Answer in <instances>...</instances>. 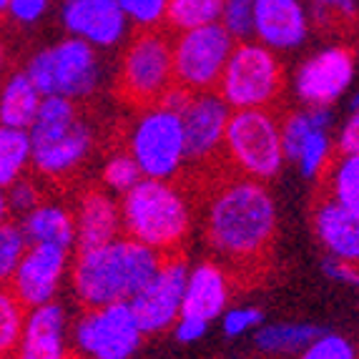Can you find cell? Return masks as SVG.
I'll return each instance as SVG.
<instances>
[{
    "label": "cell",
    "mask_w": 359,
    "mask_h": 359,
    "mask_svg": "<svg viewBox=\"0 0 359 359\" xmlns=\"http://www.w3.org/2000/svg\"><path fill=\"white\" fill-rule=\"evenodd\" d=\"M206 233L216 252L231 262L259 259L274 241L276 204L262 181L236 179L214 194Z\"/></svg>",
    "instance_id": "1"
},
{
    "label": "cell",
    "mask_w": 359,
    "mask_h": 359,
    "mask_svg": "<svg viewBox=\"0 0 359 359\" xmlns=\"http://www.w3.org/2000/svg\"><path fill=\"white\" fill-rule=\"evenodd\" d=\"M161 254L138 244L131 236H118L108 244L81 249L71 262V287L83 306L128 302L144 287L161 264Z\"/></svg>",
    "instance_id": "2"
},
{
    "label": "cell",
    "mask_w": 359,
    "mask_h": 359,
    "mask_svg": "<svg viewBox=\"0 0 359 359\" xmlns=\"http://www.w3.org/2000/svg\"><path fill=\"white\" fill-rule=\"evenodd\" d=\"M121 224L131 239L161 257L176 254L191 226V209L184 191L171 181L141 179L123 194Z\"/></svg>",
    "instance_id": "3"
},
{
    "label": "cell",
    "mask_w": 359,
    "mask_h": 359,
    "mask_svg": "<svg viewBox=\"0 0 359 359\" xmlns=\"http://www.w3.org/2000/svg\"><path fill=\"white\" fill-rule=\"evenodd\" d=\"M30 166L38 174L60 179L83 163L93 146L88 123L78 118L71 98L43 96L36 118L28 126Z\"/></svg>",
    "instance_id": "4"
},
{
    "label": "cell",
    "mask_w": 359,
    "mask_h": 359,
    "mask_svg": "<svg viewBox=\"0 0 359 359\" xmlns=\"http://www.w3.org/2000/svg\"><path fill=\"white\" fill-rule=\"evenodd\" d=\"M224 149L244 179L269 181L284 166L279 123L266 108L231 111L224 131Z\"/></svg>",
    "instance_id": "5"
},
{
    "label": "cell",
    "mask_w": 359,
    "mask_h": 359,
    "mask_svg": "<svg viewBox=\"0 0 359 359\" xmlns=\"http://www.w3.org/2000/svg\"><path fill=\"white\" fill-rule=\"evenodd\" d=\"M284 83L282 63L262 43H233L216 93L229 108H266L274 103Z\"/></svg>",
    "instance_id": "6"
},
{
    "label": "cell",
    "mask_w": 359,
    "mask_h": 359,
    "mask_svg": "<svg viewBox=\"0 0 359 359\" xmlns=\"http://www.w3.org/2000/svg\"><path fill=\"white\" fill-rule=\"evenodd\" d=\"M25 76L41 96L83 98L90 96L101 78L96 48L81 38H66L30 58Z\"/></svg>",
    "instance_id": "7"
},
{
    "label": "cell",
    "mask_w": 359,
    "mask_h": 359,
    "mask_svg": "<svg viewBox=\"0 0 359 359\" xmlns=\"http://www.w3.org/2000/svg\"><path fill=\"white\" fill-rule=\"evenodd\" d=\"M128 154L144 179L171 181L189 161L181 116L158 103L149 106L131 131Z\"/></svg>",
    "instance_id": "8"
},
{
    "label": "cell",
    "mask_w": 359,
    "mask_h": 359,
    "mask_svg": "<svg viewBox=\"0 0 359 359\" xmlns=\"http://www.w3.org/2000/svg\"><path fill=\"white\" fill-rule=\"evenodd\" d=\"M233 43L236 41L222 28V23L181 30L179 38L171 43L174 83L191 93L214 90Z\"/></svg>",
    "instance_id": "9"
},
{
    "label": "cell",
    "mask_w": 359,
    "mask_h": 359,
    "mask_svg": "<svg viewBox=\"0 0 359 359\" xmlns=\"http://www.w3.org/2000/svg\"><path fill=\"white\" fill-rule=\"evenodd\" d=\"M118 86L126 101L154 106L163 96V90L174 86L168 36L154 28L138 33L123 55Z\"/></svg>",
    "instance_id": "10"
},
{
    "label": "cell",
    "mask_w": 359,
    "mask_h": 359,
    "mask_svg": "<svg viewBox=\"0 0 359 359\" xmlns=\"http://www.w3.org/2000/svg\"><path fill=\"white\" fill-rule=\"evenodd\" d=\"M141 339L128 302L90 306L73 327V344L88 359H131Z\"/></svg>",
    "instance_id": "11"
},
{
    "label": "cell",
    "mask_w": 359,
    "mask_h": 359,
    "mask_svg": "<svg viewBox=\"0 0 359 359\" xmlns=\"http://www.w3.org/2000/svg\"><path fill=\"white\" fill-rule=\"evenodd\" d=\"M189 264L179 254H166L151 279L128 299L141 334H158L174 327L181 314Z\"/></svg>",
    "instance_id": "12"
},
{
    "label": "cell",
    "mask_w": 359,
    "mask_h": 359,
    "mask_svg": "<svg viewBox=\"0 0 359 359\" xmlns=\"http://www.w3.org/2000/svg\"><path fill=\"white\" fill-rule=\"evenodd\" d=\"M68 269H71L68 249L53 244H28L15 271L8 279V289L25 309L48 304L55 299Z\"/></svg>",
    "instance_id": "13"
},
{
    "label": "cell",
    "mask_w": 359,
    "mask_h": 359,
    "mask_svg": "<svg viewBox=\"0 0 359 359\" xmlns=\"http://www.w3.org/2000/svg\"><path fill=\"white\" fill-rule=\"evenodd\" d=\"M354 81V53L344 46H332L302 63L297 71V96L306 106H332Z\"/></svg>",
    "instance_id": "14"
},
{
    "label": "cell",
    "mask_w": 359,
    "mask_h": 359,
    "mask_svg": "<svg viewBox=\"0 0 359 359\" xmlns=\"http://www.w3.org/2000/svg\"><path fill=\"white\" fill-rule=\"evenodd\" d=\"M231 108L216 90L194 93L189 106L181 114L184 126L186 156L194 161H206L224 149V131H226Z\"/></svg>",
    "instance_id": "15"
},
{
    "label": "cell",
    "mask_w": 359,
    "mask_h": 359,
    "mask_svg": "<svg viewBox=\"0 0 359 359\" xmlns=\"http://www.w3.org/2000/svg\"><path fill=\"white\" fill-rule=\"evenodd\" d=\"M60 15L68 33L93 48H114L126 36L128 20L118 0H66Z\"/></svg>",
    "instance_id": "16"
},
{
    "label": "cell",
    "mask_w": 359,
    "mask_h": 359,
    "mask_svg": "<svg viewBox=\"0 0 359 359\" xmlns=\"http://www.w3.org/2000/svg\"><path fill=\"white\" fill-rule=\"evenodd\" d=\"M254 36L269 50L299 48L309 36V15L299 0H252Z\"/></svg>",
    "instance_id": "17"
},
{
    "label": "cell",
    "mask_w": 359,
    "mask_h": 359,
    "mask_svg": "<svg viewBox=\"0 0 359 359\" xmlns=\"http://www.w3.org/2000/svg\"><path fill=\"white\" fill-rule=\"evenodd\" d=\"M68 314L58 302L25 309L18 359H66Z\"/></svg>",
    "instance_id": "18"
},
{
    "label": "cell",
    "mask_w": 359,
    "mask_h": 359,
    "mask_svg": "<svg viewBox=\"0 0 359 359\" xmlns=\"http://www.w3.org/2000/svg\"><path fill=\"white\" fill-rule=\"evenodd\" d=\"M229 297H231V282L226 271L214 262H201L186 274L179 317H196L211 324L222 317Z\"/></svg>",
    "instance_id": "19"
},
{
    "label": "cell",
    "mask_w": 359,
    "mask_h": 359,
    "mask_svg": "<svg viewBox=\"0 0 359 359\" xmlns=\"http://www.w3.org/2000/svg\"><path fill=\"white\" fill-rule=\"evenodd\" d=\"M73 226H76V246L81 249H93L114 241L121 236V206L114 196L106 191H88L73 214Z\"/></svg>",
    "instance_id": "20"
},
{
    "label": "cell",
    "mask_w": 359,
    "mask_h": 359,
    "mask_svg": "<svg viewBox=\"0 0 359 359\" xmlns=\"http://www.w3.org/2000/svg\"><path fill=\"white\" fill-rule=\"evenodd\" d=\"M314 229L327 254L341 262L357 264L359 259V211L327 198L314 214Z\"/></svg>",
    "instance_id": "21"
},
{
    "label": "cell",
    "mask_w": 359,
    "mask_h": 359,
    "mask_svg": "<svg viewBox=\"0 0 359 359\" xmlns=\"http://www.w3.org/2000/svg\"><path fill=\"white\" fill-rule=\"evenodd\" d=\"M23 229L28 244H53L71 252L76 246L73 214L58 204H38L23 216Z\"/></svg>",
    "instance_id": "22"
},
{
    "label": "cell",
    "mask_w": 359,
    "mask_h": 359,
    "mask_svg": "<svg viewBox=\"0 0 359 359\" xmlns=\"http://www.w3.org/2000/svg\"><path fill=\"white\" fill-rule=\"evenodd\" d=\"M41 93L25 73H13L0 90V126L28 131L41 106Z\"/></svg>",
    "instance_id": "23"
},
{
    "label": "cell",
    "mask_w": 359,
    "mask_h": 359,
    "mask_svg": "<svg viewBox=\"0 0 359 359\" xmlns=\"http://www.w3.org/2000/svg\"><path fill=\"white\" fill-rule=\"evenodd\" d=\"M254 337L259 352L264 354H299L322 330L314 324L302 322H276V324H262Z\"/></svg>",
    "instance_id": "24"
},
{
    "label": "cell",
    "mask_w": 359,
    "mask_h": 359,
    "mask_svg": "<svg viewBox=\"0 0 359 359\" xmlns=\"http://www.w3.org/2000/svg\"><path fill=\"white\" fill-rule=\"evenodd\" d=\"M30 166L28 131L0 126V189H8L13 181L23 179Z\"/></svg>",
    "instance_id": "25"
},
{
    "label": "cell",
    "mask_w": 359,
    "mask_h": 359,
    "mask_svg": "<svg viewBox=\"0 0 359 359\" xmlns=\"http://www.w3.org/2000/svg\"><path fill=\"white\" fill-rule=\"evenodd\" d=\"M224 0H166V20L171 28L191 30L219 23Z\"/></svg>",
    "instance_id": "26"
},
{
    "label": "cell",
    "mask_w": 359,
    "mask_h": 359,
    "mask_svg": "<svg viewBox=\"0 0 359 359\" xmlns=\"http://www.w3.org/2000/svg\"><path fill=\"white\" fill-rule=\"evenodd\" d=\"M306 116H309V114H306ZM330 158H332L330 128H319V126H314V123H311V131L306 133V138L302 141L299 154H297L294 163L299 166L302 176H306V179H317L324 168L330 166Z\"/></svg>",
    "instance_id": "27"
},
{
    "label": "cell",
    "mask_w": 359,
    "mask_h": 359,
    "mask_svg": "<svg viewBox=\"0 0 359 359\" xmlns=\"http://www.w3.org/2000/svg\"><path fill=\"white\" fill-rule=\"evenodd\" d=\"M25 306L13 297L11 289L0 287V359L15 357L23 334Z\"/></svg>",
    "instance_id": "28"
},
{
    "label": "cell",
    "mask_w": 359,
    "mask_h": 359,
    "mask_svg": "<svg viewBox=\"0 0 359 359\" xmlns=\"http://www.w3.org/2000/svg\"><path fill=\"white\" fill-rule=\"evenodd\" d=\"M332 198L359 211V156H339L332 171Z\"/></svg>",
    "instance_id": "29"
},
{
    "label": "cell",
    "mask_w": 359,
    "mask_h": 359,
    "mask_svg": "<svg viewBox=\"0 0 359 359\" xmlns=\"http://www.w3.org/2000/svg\"><path fill=\"white\" fill-rule=\"evenodd\" d=\"M25 249H28V239L20 224H3L0 226V284H8Z\"/></svg>",
    "instance_id": "30"
},
{
    "label": "cell",
    "mask_w": 359,
    "mask_h": 359,
    "mask_svg": "<svg viewBox=\"0 0 359 359\" xmlns=\"http://www.w3.org/2000/svg\"><path fill=\"white\" fill-rule=\"evenodd\" d=\"M141 179L144 176L138 171L131 154H114L106 161V166H103V184H106V189L114 194H121V196L131 191Z\"/></svg>",
    "instance_id": "31"
},
{
    "label": "cell",
    "mask_w": 359,
    "mask_h": 359,
    "mask_svg": "<svg viewBox=\"0 0 359 359\" xmlns=\"http://www.w3.org/2000/svg\"><path fill=\"white\" fill-rule=\"evenodd\" d=\"M299 359H357V352L347 337L319 332L299 352Z\"/></svg>",
    "instance_id": "32"
},
{
    "label": "cell",
    "mask_w": 359,
    "mask_h": 359,
    "mask_svg": "<svg viewBox=\"0 0 359 359\" xmlns=\"http://www.w3.org/2000/svg\"><path fill=\"white\" fill-rule=\"evenodd\" d=\"M219 23H222V28L226 30L233 41H246L254 30L252 0H224Z\"/></svg>",
    "instance_id": "33"
},
{
    "label": "cell",
    "mask_w": 359,
    "mask_h": 359,
    "mask_svg": "<svg viewBox=\"0 0 359 359\" xmlns=\"http://www.w3.org/2000/svg\"><path fill=\"white\" fill-rule=\"evenodd\" d=\"M126 20L136 23L138 28H156L166 18V0H118Z\"/></svg>",
    "instance_id": "34"
},
{
    "label": "cell",
    "mask_w": 359,
    "mask_h": 359,
    "mask_svg": "<svg viewBox=\"0 0 359 359\" xmlns=\"http://www.w3.org/2000/svg\"><path fill=\"white\" fill-rule=\"evenodd\" d=\"M264 324V314L257 306H233L222 311V330L226 337H244L259 330Z\"/></svg>",
    "instance_id": "35"
},
{
    "label": "cell",
    "mask_w": 359,
    "mask_h": 359,
    "mask_svg": "<svg viewBox=\"0 0 359 359\" xmlns=\"http://www.w3.org/2000/svg\"><path fill=\"white\" fill-rule=\"evenodd\" d=\"M6 204L8 211L25 216L30 209H36L41 204V194H38V189L28 179H18L6 189Z\"/></svg>",
    "instance_id": "36"
},
{
    "label": "cell",
    "mask_w": 359,
    "mask_h": 359,
    "mask_svg": "<svg viewBox=\"0 0 359 359\" xmlns=\"http://www.w3.org/2000/svg\"><path fill=\"white\" fill-rule=\"evenodd\" d=\"M337 151L339 156H359V116L357 111H349L347 123L341 126L337 136Z\"/></svg>",
    "instance_id": "37"
},
{
    "label": "cell",
    "mask_w": 359,
    "mask_h": 359,
    "mask_svg": "<svg viewBox=\"0 0 359 359\" xmlns=\"http://www.w3.org/2000/svg\"><path fill=\"white\" fill-rule=\"evenodd\" d=\"M209 332V322L196 317H179L174 322V334L181 344H196L198 339H204V334Z\"/></svg>",
    "instance_id": "38"
},
{
    "label": "cell",
    "mask_w": 359,
    "mask_h": 359,
    "mask_svg": "<svg viewBox=\"0 0 359 359\" xmlns=\"http://www.w3.org/2000/svg\"><path fill=\"white\" fill-rule=\"evenodd\" d=\"M48 8V0H11L8 3V13L18 23H36Z\"/></svg>",
    "instance_id": "39"
},
{
    "label": "cell",
    "mask_w": 359,
    "mask_h": 359,
    "mask_svg": "<svg viewBox=\"0 0 359 359\" xmlns=\"http://www.w3.org/2000/svg\"><path fill=\"white\" fill-rule=\"evenodd\" d=\"M322 271L327 279L339 284H357V264L341 262V259L327 257L322 262Z\"/></svg>",
    "instance_id": "40"
},
{
    "label": "cell",
    "mask_w": 359,
    "mask_h": 359,
    "mask_svg": "<svg viewBox=\"0 0 359 359\" xmlns=\"http://www.w3.org/2000/svg\"><path fill=\"white\" fill-rule=\"evenodd\" d=\"M191 90H186V88H181V86H168L166 90H163V96L158 98V106H163V108H168V111H174V114H184V108L189 106V101H191Z\"/></svg>",
    "instance_id": "41"
},
{
    "label": "cell",
    "mask_w": 359,
    "mask_h": 359,
    "mask_svg": "<svg viewBox=\"0 0 359 359\" xmlns=\"http://www.w3.org/2000/svg\"><path fill=\"white\" fill-rule=\"evenodd\" d=\"M8 222V204H6V189H0V226Z\"/></svg>",
    "instance_id": "42"
},
{
    "label": "cell",
    "mask_w": 359,
    "mask_h": 359,
    "mask_svg": "<svg viewBox=\"0 0 359 359\" xmlns=\"http://www.w3.org/2000/svg\"><path fill=\"white\" fill-rule=\"evenodd\" d=\"M3 68H6V48L0 46V73H3Z\"/></svg>",
    "instance_id": "43"
},
{
    "label": "cell",
    "mask_w": 359,
    "mask_h": 359,
    "mask_svg": "<svg viewBox=\"0 0 359 359\" xmlns=\"http://www.w3.org/2000/svg\"><path fill=\"white\" fill-rule=\"evenodd\" d=\"M8 3H11V0H0V15H3V13H8Z\"/></svg>",
    "instance_id": "44"
},
{
    "label": "cell",
    "mask_w": 359,
    "mask_h": 359,
    "mask_svg": "<svg viewBox=\"0 0 359 359\" xmlns=\"http://www.w3.org/2000/svg\"><path fill=\"white\" fill-rule=\"evenodd\" d=\"M8 359H18V357H8Z\"/></svg>",
    "instance_id": "45"
}]
</instances>
